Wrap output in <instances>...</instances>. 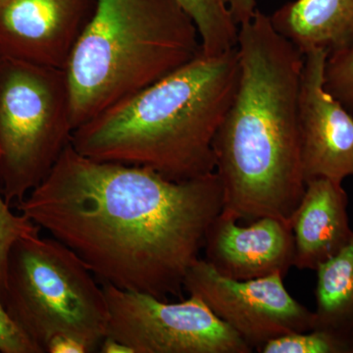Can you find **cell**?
<instances>
[{
	"label": "cell",
	"instance_id": "6da1fadb",
	"mask_svg": "<svg viewBox=\"0 0 353 353\" xmlns=\"http://www.w3.org/2000/svg\"><path fill=\"white\" fill-rule=\"evenodd\" d=\"M83 260L102 285L180 296L223 210L217 174L169 180L143 167L97 161L70 143L17 204Z\"/></svg>",
	"mask_w": 353,
	"mask_h": 353
},
{
	"label": "cell",
	"instance_id": "7a4b0ae2",
	"mask_svg": "<svg viewBox=\"0 0 353 353\" xmlns=\"http://www.w3.org/2000/svg\"><path fill=\"white\" fill-rule=\"evenodd\" d=\"M240 78L213 141L221 214L289 221L305 190L299 90L303 54L256 10L239 27Z\"/></svg>",
	"mask_w": 353,
	"mask_h": 353
},
{
	"label": "cell",
	"instance_id": "3957f363",
	"mask_svg": "<svg viewBox=\"0 0 353 353\" xmlns=\"http://www.w3.org/2000/svg\"><path fill=\"white\" fill-rule=\"evenodd\" d=\"M240 78L238 50L194 60L76 129L97 161L143 167L182 182L215 172L213 141Z\"/></svg>",
	"mask_w": 353,
	"mask_h": 353
},
{
	"label": "cell",
	"instance_id": "277c9868",
	"mask_svg": "<svg viewBox=\"0 0 353 353\" xmlns=\"http://www.w3.org/2000/svg\"><path fill=\"white\" fill-rule=\"evenodd\" d=\"M201 52L176 0H97L64 69L74 131Z\"/></svg>",
	"mask_w": 353,
	"mask_h": 353
},
{
	"label": "cell",
	"instance_id": "5b68a950",
	"mask_svg": "<svg viewBox=\"0 0 353 353\" xmlns=\"http://www.w3.org/2000/svg\"><path fill=\"white\" fill-rule=\"evenodd\" d=\"M1 301L41 353L61 336L95 352L108 336L103 288L83 260L54 238L39 234L14 243Z\"/></svg>",
	"mask_w": 353,
	"mask_h": 353
},
{
	"label": "cell",
	"instance_id": "8992f818",
	"mask_svg": "<svg viewBox=\"0 0 353 353\" xmlns=\"http://www.w3.org/2000/svg\"><path fill=\"white\" fill-rule=\"evenodd\" d=\"M73 132L64 70L0 57V189L9 205L41 185Z\"/></svg>",
	"mask_w": 353,
	"mask_h": 353
},
{
	"label": "cell",
	"instance_id": "52a82bcc",
	"mask_svg": "<svg viewBox=\"0 0 353 353\" xmlns=\"http://www.w3.org/2000/svg\"><path fill=\"white\" fill-rule=\"evenodd\" d=\"M108 336L134 353H250L252 347L201 299L167 303L145 292L102 285Z\"/></svg>",
	"mask_w": 353,
	"mask_h": 353
},
{
	"label": "cell",
	"instance_id": "ba28073f",
	"mask_svg": "<svg viewBox=\"0 0 353 353\" xmlns=\"http://www.w3.org/2000/svg\"><path fill=\"white\" fill-rule=\"evenodd\" d=\"M183 289L257 352L279 336L315 328L314 311L290 296L281 274L234 280L199 259L188 272Z\"/></svg>",
	"mask_w": 353,
	"mask_h": 353
},
{
	"label": "cell",
	"instance_id": "9c48e42d",
	"mask_svg": "<svg viewBox=\"0 0 353 353\" xmlns=\"http://www.w3.org/2000/svg\"><path fill=\"white\" fill-rule=\"evenodd\" d=\"M328 57L323 50L303 54L299 129L305 183L317 178L343 183L353 176V115L325 87Z\"/></svg>",
	"mask_w": 353,
	"mask_h": 353
},
{
	"label": "cell",
	"instance_id": "30bf717a",
	"mask_svg": "<svg viewBox=\"0 0 353 353\" xmlns=\"http://www.w3.org/2000/svg\"><path fill=\"white\" fill-rule=\"evenodd\" d=\"M97 0H0V57L64 70Z\"/></svg>",
	"mask_w": 353,
	"mask_h": 353
},
{
	"label": "cell",
	"instance_id": "8fae6325",
	"mask_svg": "<svg viewBox=\"0 0 353 353\" xmlns=\"http://www.w3.org/2000/svg\"><path fill=\"white\" fill-rule=\"evenodd\" d=\"M206 261L221 275L252 280L285 276L294 262V238L289 221L262 217L241 225L220 214L206 234Z\"/></svg>",
	"mask_w": 353,
	"mask_h": 353
},
{
	"label": "cell",
	"instance_id": "7c38bea8",
	"mask_svg": "<svg viewBox=\"0 0 353 353\" xmlns=\"http://www.w3.org/2000/svg\"><path fill=\"white\" fill-rule=\"evenodd\" d=\"M347 205V192L341 183L326 178L306 183L303 199L290 218L294 267L316 271L350 243L353 230Z\"/></svg>",
	"mask_w": 353,
	"mask_h": 353
},
{
	"label": "cell",
	"instance_id": "4fadbf2b",
	"mask_svg": "<svg viewBox=\"0 0 353 353\" xmlns=\"http://www.w3.org/2000/svg\"><path fill=\"white\" fill-rule=\"evenodd\" d=\"M274 29L303 54L353 46V0H294L270 16Z\"/></svg>",
	"mask_w": 353,
	"mask_h": 353
},
{
	"label": "cell",
	"instance_id": "5bb4252c",
	"mask_svg": "<svg viewBox=\"0 0 353 353\" xmlns=\"http://www.w3.org/2000/svg\"><path fill=\"white\" fill-rule=\"evenodd\" d=\"M316 273L315 328L353 340V236L338 254L320 265Z\"/></svg>",
	"mask_w": 353,
	"mask_h": 353
},
{
	"label": "cell",
	"instance_id": "9a60e30c",
	"mask_svg": "<svg viewBox=\"0 0 353 353\" xmlns=\"http://www.w3.org/2000/svg\"><path fill=\"white\" fill-rule=\"evenodd\" d=\"M194 21L202 54L216 57L236 48L239 26L230 12L226 0H176Z\"/></svg>",
	"mask_w": 353,
	"mask_h": 353
},
{
	"label": "cell",
	"instance_id": "2e32d148",
	"mask_svg": "<svg viewBox=\"0 0 353 353\" xmlns=\"http://www.w3.org/2000/svg\"><path fill=\"white\" fill-rule=\"evenodd\" d=\"M262 353H353V340L325 329L285 334L265 343Z\"/></svg>",
	"mask_w": 353,
	"mask_h": 353
},
{
	"label": "cell",
	"instance_id": "e0dca14e",
	"mask_svg": "<svg viewBox=\"0 0 353 353\" xmlns=\"http://www.w3.org/2000/svg\"><path fill=\"white\" fill-rule=\"evenodd\" d=\"M41 228L23 214L12 212L0 189V301L6 287L9 253L16 241L39 234Z\"/></svg>",
	"mask_w": 353,
	"mask_h": 353
},
{
	"label": "cell",
	"instance_id": "ac0fdd59",
	"mask_svg": "<svg viewBox=\"0 0 353 353\" xmlns=\"http://www.w3.org/2000/svg\"><path fill=\"white\" fill-rule=\"evenodd\" d=\"M325 87L353 112V46L329 55L325 68Z\"/></svg>",
	"mask_w": 353,
	"mask_h": 353
},
{
	"label": "cell",
	"instance_id": "d6986e66",
	"mask_svg": "<svg viewBox=\"0 0 353 353\" xmlns=\"http://www.w3.org/2000/svg\"><path fill=\"white\" fill-rule=\"evenodd\" d=\"M0 352L41 353L31 339L14 321L0 301Z\"/></svg>",
	"mask_w": 353,
	"mask_h": 353
},
{
	"label": "cell",
	"instance_id": "ffe728a7",
	"mask_svg": "<svg viewBox=\"0 0 353 353\" xmlns=\"http://www.w3.org/2000/svg\"><path fill=\"white\" fill-rule=\"evenodd\" d=\"M226 2L239 27L252 19L257 10L255 0H226Z\"/></svg>",
	"mask_w": 353,
	"mask_h": 353
},
{
	"label": "cell",
	"instance_id": "44dd1931",
	"mask_svg": "<svg viewBox=\"0 0 353 353\" xmlns=\"http://www.w3.org/2000/svg\"><path fill=\"white\" fill-rule=\"evenodd\" d=\"M48 353H90L81 341L70 336H57L48 345Z\"/></svg>",
	"mask_w": 353,
	"mask_h": 353
},
{
	"label": "cell",
	"instance_id": "7402d4cb",
	"mask_svg": "<svg viewBox=\"0 0 353 353\" xmlns=\"http://www.w3.org/2000/svg\"><path fill=\"white\" fill-rule=\"evenodd\" d=\"M99 350L101 353H134L126 345L109 336L103 339Z\"/></svg>",
	"mask_w": 353,
	"mask_h": 353
}]
</instances>
